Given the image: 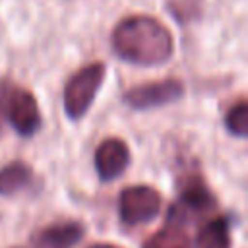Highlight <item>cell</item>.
Wrapping results in <instances>:
<instances>
[{
    "mask_svg": "<svg viewBox=\"0 0 248 248\" xmlns=\"http://www.w3.org/2000/svg\"><path fill=\"white\" fill-rule=\"evenodd\" d=\"M110 43L118 58L136 66L165 64L174 52V39L169 27L147 14L122 17L112 29Z\"/></svg>",
    "mask_w": 248,
    "mask_h": 248,
    "instance_id": "obj_1",
    "label": "cell"
},
{
    "mask_svg": "<svg viewBox=\"0 0 248 248\" xmlns=\"http://www.w3.org/2000/svg\"><path fill=\"white\" fill-rule=\"evenodd\" d=\"M105 72H107V68L103 62H91V64L79 68L66 81L62 97H64V110H66L68 118L78 120L89 110V107L105 79Z\"/></svg>",
    "mask_w": 248,
    "mask_h": 248,
    "instance_id": "obj_2",
    "label": "cell"
},
{
    "mask_svg": "<svg viewBox=\"0 0 248 248\" xmlns=\"http://www.w3.org/2000/svg\"><path fill=\"white\" fill-rule=\"evenodd\" d=\"M215 196L211 194V190L205 186V182L194 174V176H186L184 184L180 186V194L178 200L170 205L169 213H167V221L178 223V225H186L194 215L205 213L209 209L215 207Z\"/></svg>",
    "mask_w": 248,
    "mask_h": 248,
    "instance_id": "obj_3",
    "label": "cell"
},
{
    "mask_svg": "<svg viewBox=\"0 0 248 248\" xmlns=\"http://www.w3.org/2000/svg\"><path fill=\"white\" fill-rule=\"evenodd\" d=\"M161 194L147 186V184H136L120 192L118 200V211L120 219L126 225H141L151 221L159 209H161Z\"/></svg>",
    "mask_w": 248,
    "mask_h": 248,
    "instance_id": "obj_4",
    "label": "cell"
},
{
    "mask_svg": "<svg viewBox=\"0 0 248 248\" xmlns=\"http://www.w3.org/2000/svg\"><path fill=\"white\" fill-rule=\"evenodd\" d=\"M184 95V83L176 78H165L136 85L124 93V103L136 110H147L178 101Z\"/></svg>",
    "mask_w": 248,
    "mask_h": 248,
    "instance_id": "obj_5",
    "label": "cell"
},
{
    "mask_svg": "<svg viewBox=\"0 0 248 248\" xmlns=\"http://www.w3.org/2000/svg\"><path fill=\"white\" fill-rule=\"evenodd\" d=\"M8 120L14 126V130L23 138H29L39 132L41 110H39L37 99L31 91L17 87V85L14 87L10 107H8Z\"/></svg>",
    "mask_w": 248,
    "mask_h": 248,
    "instance_id": "obj_6",
    "label": "cell"
},
{
    "mask_svg": "<svg viewBox=\"0 0 248 248\" xmlns=\"http://www.w3.org/2000/svg\"><path fill=\"white\" fill-rule=\"evenodd\" d=\"M130 165V149L118 138H107L95 151V169L101 180L118 178Z\"/></svg>",
    "mask_w": 248,
    "mask_h": 248,
    "instance_id": "obj_7",
    "label": "cell"
},
{
    "mask_svg": "<svg viewBox=\"0 0 248 248\" xmlns=\"http://www.w3.org/2000/svg\"><path fill=\"white\" fill-rule=\"evenodd\" d=\"M83 236V225L76 221L54 223L41 229L33 238V248H72Z\"/></svg>",
    "mask_w": 248,
    "mask_h": 248,
    "instance_id": "obj_8",
    "label": "cell"
},
{
    "mask_svg": "<svg viewBox=\"0 0 248 248\" xmlns=\"http://www.w3.org/2000/svg\"><path fill=\"white\" fill-rule=\"evenodd\" d=\"M196 248H231V223L227 217L207 221L196 234Z\"/></svg>",
    "mask_w": 248,
    "mask_h": 248,
    "instance_id": "obj_9",
    "label": "cell"
},
{
    "mask_svg": "<svg viewBox=\"0 0 248 248\" xmlns=\"http://www.w3.org/2000/svg\"><path fill=\"white\" fill-rule=\"evenodd\" d=\"M33 180V170L23 161H12L0 169V194L12 196L25 190Z\"/></svg>",
    "mask_w": 248,
    "mask_h": 248,
    "instance_id": "obj_10",
    "label": "cell"
},
{
    "mask_svg": "<svg viewBox=\"0 0 248 248\" xmlns=\"http://www.w3.org/2000/svg\"><path fill=\"white\" fill-rule=\"evenodd\" d=\"M182 227L184 225L167 221V225L159 232H155L143 248H190L188 234L182 231Z\"/></svg>",
    "mask_w": 248,
    "mask_h": 248,
    "instance_id": "obj_11",
    "label": "cell"
},
{
    "mask_svg": "<svg viewBox=\"0 0 248 248\" xmlns=\"http://www.w3.org/2000/svg\"><path fill=\"white\" fill-rule=\"evenodd\" d=\"M165 8L178 23H190L202 16L203 0H165Z\"/></svg>",
    "mask_w": 248,
    "mask_h": 248,
    "instance_id": "obj_12",
    "label": "cell"
},
{
    "mask_svg": "<svg viewBox=\"0 0 248 248\" xmlns=\"http://www.w3.org/2000/svg\"><path fill=\"white\" fill-rule=\"evenodd\" d=\"M225 126L236 138L248 136V103L244 99H240L238 103H234L229 108V112L225 116Z\"/></svg>",
    "mask_w": 248,
    "mask_h": 248,
    "instance_id": "obj_13",
    "label": "cell"
},
{
    "mask_svg": "<svg viewBox=\"0 0 248 248\" xmlns=\"http://www.w3.org/2000/svg\"><path fill=\"white\" fill-rule=\"evenodd\" d=\"M14 87L16 85L10 79H0V130H2V122L8 118V107H10Z\"/></svg>",
    "mask_w": 248,
    "mask_h": 248,
    "instance_id": "obj_14",
    "label": "cell"
},
{
    "mask_svg": "<svg viewBox=\"0 0 248 248\" xmlns=\"http://www.w3.org/2000/svg\"><path fill=\"white\" fill-rule=\"evenodd\" d=\"M91 248H120V246H116V244H95Z\"/></svg>",
    "mask_w": 248,
    "mask_h": 248,
    "instance_id": "obj_15",
    "label": "cell"
}]
</instances>
